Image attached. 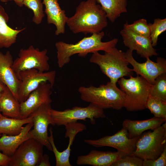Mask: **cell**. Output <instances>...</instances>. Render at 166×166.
I'll list each match as a JSON object with an SVG mask.
<instances>
[{"label":"cell","mask_w":166,"mask_h":166,"mask_svg":"<svg viewBox=\"0 0 166 166\" xmlns=\"http://www.w3.org/2000/svg\"><path fill=\"white\" fill-rule=\"evenodd\" d=\"M166 118L154 117L144 120H124L122 123L123 128L126 129L130 138L140 136L144 131L153 130L166 122Z\"/></svg>","instance_id":"cell-21"},{"label":"cell","mask_w":166,"mask_h":166,"mask_svg":"<svg viewBox=\"0 0 166 166\" xmlns=\"http://www.w3.org/2000/svg\"><path fill=\"white\" fill-rule=\"evenodd\" d=\"M129 77H122L117 81L120 89L125 94L124 107L129 111L143 110L146 109L152 84L140 75Z\"/></svg>","instance_id":"cell-5"},{"label":"cell","mask_w":166,"mask_h":166,"mask_svg":"<svg viewBox=\"0 0 166 166\" xmlns=\"http://www.w3.org/2000/svg\"><path fill=\"white\" fill-rule=\"evenodd\" d=\"M106 13L107 18L113 23L123 13H127V0H96Z\"/></svg>","instance_id":"cell-25"},{"label":"cell","mask_w":166,"mask_h":166,"mask_svg":"<svg viewBox=\"0 0 166 166\" xmlns=\"http://www.w3.org/2000/svg\"><path fill=\"white\" fill-rule=\"evenodd\" d=\"M24 0H0L2 2H6L10 1H14L15 4L19 7H22L23 6V1Z\"/></svg>","instance_id":"cell-35"},{"label":"cell","mask_w":166,"mask_h":166,"mask_svg":"<svg viewBox=\"0 0 166 166\" xmlns=\"http://www.w3.org/2000/svg\"><path fill=\"white\" fill-rule=\"evenodd\" d=\"M10 157L7 156L0 152V166H8Z\"/></svg>","instance_id":"cell-33"},{"label":"cell","mask_w":166,"mask_h":166,"mask_svg":"<svg viewBox=\"0 0 166 166\" xmlns=\"http://www.w3.org/2000/svg\"><path fill=\"white\" fill-rule=\"evenodd\" d=\"M152 130L140 136L130 155L143 160H155L160 156L166 145V122Z\"/></svg>","instance_id":"cell-6"},{"label":"cell","mask_w":166,"mask_h":166,"mask_svg":"<svg viewBox=\"0 0 166 166\" xmlns=\"http://www.w3.org/2000/svg\"><path fill=\"white\" fill-rule=\"evenodd\" d=\"M2 135L1 134H0V137Z\"/></svg>","instance_id":"cell-38"},{"label":"cell","mask_w":166,"mask_h":166,"mask_svg":"<svg viewBox=\"0 0 166 166\" xmlns=\"http://www.w3.org/2000/svg\"><path fill=\"white\" fill-rule=\"evenodd\" d=\"M52 125L60 126L77 122L78 120L89 119L92 124H95V119L106 117L103 109L90 103L87 107L75 106L71 109L58 111L51 109L50 111Z\"/></svg>","instance_id":"cell-7"},{"label":"cell","mask_w":166,"mask_h":166,"mask_svg":"<svg viewBox=\"0 0 166 166\" xmlns=\"http://www.w3.org/2000/svg\"><path fill=\"white\" fill-rule=\"evenodd\" d=\"M58 0H43V4L45 6L44 12L47 16V22L54 24L56 28L55 34L59 35L64 34L65 26L68 18L65 10L60 7Z\"/></svg>","instance_id":"cell-19"},{"label":"cell","mask_w":166,"mask_h":166,"mask_svg":"<svg viewBox=\"0 0 166 166\" xmlns=\"http://www.w3.org/2000/svg\"><path fill=\"white\" fill-rule=\"evenodd\" d=\"M51 109L50 104H43L30 115L32 117L33 126V129L30 130L29 132L32 138L52 151L48 133L49 125L52 124L50 112Z\"/></svg>","instance_id":"cell-12"},{"label":"cell","mask_w":166,"mask_h":166,"mask_svg":"<svg viewBox=\"0 0 166 166\" xmlns=\"http://www.w3.org/2000/svg\"><path fill=\"white\" fill-rule=\"evenodd\" d=\"M146 108L150 111L154 117L166 118V101L149 94Z\"/></svg>","instance_id":"cell-26"},{"label":"cell","mask_w":166,"mask_h":166,"mask_svg":"<svg viewBox=\"0 0 166 166\" xmlns=\"http://www.w3.org/2000/svg\"><path fill=\"white\" fill-rule=\"evenodd\" d=\"M166 165V145L160 156L155 160H144L143 166H165Z\"/></svg>","instance_id":"cell-32"},{"label":"cell","mask_w":166,"mask_h":166,"mask_svg":"<svg viewBox=\"0 0 166 166\" xmlns=\"http://www.w3.org/2000/svg\"><path fill=\"white\" fill-rule=\"evenodd\" d=\"M38 166H50L49 156L47 154L43 155L38 165Z\"/></svg>","instance_id":"cell-34"},{"label":"cell","mask_w":166,"mask_h":166,"mask_svg":"<svg viewBox=\"0 0 166 166\" xmlns=\"http://www.w3.org/2000/svg\"><path fill=\"white\" fill-rule=\"evenodd\" d=\"M150 95L166 101V73L161 74L152 85Z\"/></svg>","instance_id":"cell-29"},{"label":"cell","mask_w":166,"mask_h":166,"mask_svg":"<svg viewBox=\"0 0 166 166\" xmlns=\"http://www.w3.org/2000/svg\"><path fill=\"white\" fill-rule=\"evenodd\" d=\"M33 122L31 115L24 119L8 118L1 114L0 117V134L15 135L21 131L23 125Z\"/></svg>","instance_id":"cell-24"},{"label":"cell","mask_w":166,"mask_h":166,"mask_svg":"<svg viewBox=\"0 0 166 166\" xmlns=\"http://www.w3.org/2000/svg\"><path fill=\"white\" fill-rule=\"evenodd\" d=\"M78 92L83 101L103 109L118 110L124 107L125 93L118 88L116 83L110 81L98 87L81 86Z\"/></svg>","instance_id":"cell-3"},{"label":"cell","mask_w":166,"mask_h":166,"mask_svg":"<svg viewBox=\"0 0 166 166\" xmlns=\"http://www.w3.org/2000/svg\"><path fill=\"white\" fill-rule=\"evenodd\" d=\"M47 53V49L40 50L33 45L27 49H22L18 57L13 61L12 69L17 76L20 72L32 69L42 72H47L50 66Z\"/></svg>","instance_id":"cell-8"},{"label":"cell","mask_w":166,"mask_h":166,"mask_svg":"<svg viewBox=\"0 0 166 166\" xmlns=\"http://www.w3.org/2000/svg\"><path fill=\"white\" fill-rule=\"evenodd\" d=\"M124 45L132 51L136 53L141 57L146 59L158 53L156 49L152 45L150 38L136 34L127 28L124 25L120 31Z\"/></svg>","instance_id":"cell-16"},{"label":"cell","mask_w":166,"mask_h":166,"mask_svg":"<svg viewBox=\"0 0 166 166\" xmlns=\"http://www.w3.org/2000/svg\"><path fill=\"white\" fill-rule=\"evenodd\" d=\"M125 156L118 151L104 152L92 150L87 155L78 156L76 163L78 165L111 166L114 162Z\"/></svg>","instance_id":"cell-18"},{"label":"cell","mask_w":166,"mask_h":166,"mask_svg":"<svg viewBox=\"0 0 166 166\" xmlns=\"http://www.w3.org/2000/svg\"><path fill=\"white\" fill-rule=\"evenodd\" d=\"M133 51L128 49L125 52V55L129 64L133 67L132 69L137 75L141 76L148 82L153 85L156 78L162 73H166V60L159 57L156 62L147 58L146 62L140 63L136 61L132 55Z\"/></svg>","instance_id":"cell-13"},{"label":"cell","mask_w":166,"mask_h":166,"mask_svg":"<svg viewBox=\"0 0 166 166\" xmlns=\"http://www.w3.org/2000/svg\"><path fill=\"white\" fill-rule=\"evenodd\" d=\"M33 126V122L26 124L23 126L21 132L17 135L2 134L0 137V152L11 157L23 142L32 138L29 131Z\"/></svg>","instance_id":"cell-20"},{"label":"cell","mask_w":166,"mask_h":166,"mask_svg":"<svg viewBox=\"0 0 166 166\" xmlns=\"http://www.w3.org/2000/svg\"><path fill=\"white\" fill-rule=\"evenodd\" d=\"M140 136L130 138L127 129L123 128L113 135L106 136L96 140L86 139L84 141L96 147H111L127 155L131 154L134 151L136 142Z\"/></svg>","instance_id":"cell-11"},{"label":"cell","mask_w":166,"mask_h":166,"mask_svg":"<svg viewBox=\"0 0 166 166\" xmlns=\"http://www.w3.org/2000/svg\"><path fill=\"white\" fill-rule=\"evenodd\" d=\"M13 61L12 56L9 51L5 54L0 51V81L10 89L18 99L19 80L12 68Z\"/></svg>","instance_id":"cell-17"},{"label":"cell","mask_w":166,"mask_h":166,"mask_svg":"<svg viewBox=\"0 0 166 166\" xmlns=\"http://www.w3.org/2000/svg\"><path fill=\"white\" fill-rule=\"evenodd\" d=\"M124 25L134 33L150 38L149 27L146 19H139L130 24L126 22Z\"/></svg>","instance_id":"cell-30"},{"label":"cell","mask_w":166,"mask_h":166,"mask_svg":"<svg viewBox=\"0 0 166 166\" xmlns=\"http://www.w3.org/2000/svg\"><path fill=\"white\" fill-rule=\"evenodd\" d=\"M90 62L98 65L101 71L110 80L117 83L121 78L132 76L133 71L128 67L129 63L125 52L116 47L105 52L101 54L96 52L93 53L89 59Z\"/></svg>","instance_id":"cell-4"},{"label":"cell","mask_w":166,"mask_h":166,"mask_svg":"<svg viewBox=\"0 0 166 166\" xmlns=\"http://www.w3.org/2000/svg\"><path fill=\"white\" fill-rule=\"evenodd\" d=\"M66 130L65 137L69 139V144L67 148L63 151L60 152L57 149L54 143L53 132L51 127L49 129L50 136L49 140L52 148L56 158V166H71L69 161V157L72 145L77 134L79 132L86 130V127L81 123L73 122L65 125Z\"/></svg>","instance_id":"cell-15"},{"label":"cell","mask_w":166,"mask_h":166,"mask_svg":"<svg viewBox=\"0 0 166 166\" xmlns=\"http://www.w3.org/2000/svg\"><path fill=\"white\" fill-rule=\"evenodd\" d=\"M56 76L55 70L42 72L35 69L25 70L18 74L19 80L17 95L20 103L25 101L30 93L44 82L49 83L53 87Z\"/></svg>","instance_id":"cell-9"},{"label":"cell","mask_w":166,"mask_h":166,"mask_svg":"<svg viewBox=\"0 0 166 166\" xmlns=\"http://www.w3.org/2000/svg\"><path fill=\"white\" fill-rule=\"evenodd\" d=\"M143 160L133 155H127L114 162L111 166H143Z\"/></svg>","instance_id":"cell-31"},{"label":"cell","mask_w":166,"mask_h":166,"mask_svg":"<svg viewBox=\"0 0 166 166\" xmlns=\"http://www.w3.org/2000/svg\"><path fill=\"white\" fill-rule=\"evenodd\" d=\"M96 0L81 2L66 24L74 34L98 33L108 26L106 13Z\"/></svg>","instance_id":"cell-1"},{"label":"cell","mask_w":166,"mask_h":166,"mask_svg":"<svg viewBox=\"0 0 166 166\" xmlns=\"http://www.w3.org/2000/svg\"><path fill=\"white\" fill-rule=\"evenodd\" d=\"M105 35L104 31L94 33L85 37L75 44H69L59 41L55 44L57 51L58 66L62 68L69 63L71 57L77 54L79 56L85 57L89 53L99 51H108L116 47L118 39L114 38L107 42L101 41Z\"/></svg>","instance_id":"cell-2"},{"label":"cell","mask_w":166,"mask_h":166,"mask_svg":"<svg viewBox=\"0 0 166 166\" xmlns=\"http://www.w3.org/2000/svg\"><path fill=\"white\" fill-rule=\"evenodd\" d=\"M23 6L31 10L34 13L32 21L35 24L41 23L45 14L41 0H24Z\"/></svg>","instance_id":"cell-28"},{"label":"cell","mask_w":166,"mask_h":166,"mask_svg":"<svg viewBox=\"0 0 166 166\" xmlns=\"http://www.w3.org/2000/svg\"><path fill=\"white\" fill-rule=\"evenodd\" d=\"M6 86L0 81V97L4 93Z\"/></svg>","instance_id":"cell-36"},{"label":"cell","mask_w":166,"mask_h":166,"mask_svg":"<svg viewBox=\"0 0 166 166\" xmlns=\"http://www.w3.org/2000/svg\"><path fill=\"white\" fill-rule=\"evenodd\" d=\"M148 24L152 45L153 47H155L157 45L159 36L166 30V18H156L153 23H149Z\"/></svg>","instance_id":"cell-27"},{"label":"cell","mask_w":166,"mask_h":166,"mask_svg":"<svg viewBox=\"0 0 166 166\" xmlns=\"http://www.w3.org/2000/svg\"><path fill=\"white\" fill-rule=\"evenodd\" d=\"M53 88L49 83L44 82L31 92L25 101L20 103L21 118L28 117L43 104H50Z\"/></svg>","instance_id":"cell-14"},{"label":"cell","mask_w":166,"mask_h":166,"mask_svg":"<svg viewBox=\"0 0 166 166\" xmlns=\"http://www.w3.org/2000/svg\"><path fill=\"white\" fill-rule=\"evenodd\" d=\"M1 114L0 113V116L1 115Z\"/></svg>","instance_id":"cell-37"},{"label":"cell","mask_w":166,"mask_h":166,"mask_svg":"<svg viewBox=\"0 0 166 166\" xmlns=\"http://www.w3.org/2000/svg\"><path fill=\"white\" fill-rule=\"evenodd\" d=\"M43 146L33 138L27 140L10 157L9 166H38L43 155Z\"/></svg>","instance_id":"cell-10"},{"label":"cell","mask_w":166,"mask_h":166,"mask_svg":"<svg viewBox=\"0 0 166 166\" xmlns=\"http://www.w3.org/2000/svg\"><path fill=\"white\" fill-rule=\"evenodd\" d=\"M0 112L7 117L22 119L20 103L7 86L0 97Z\"/></svg>","instance_id":"cell-23"},{"label":"cell","mask_w":166,"mask_h":166,"mask_svg":"<svg viewBox=\"0 0 166 166\" xmlns=\"http://www.w3.org/2000/svg\"><path fill=\"white\" fill-rule=\"evenodd\" d=\"M9 17L4 8L0 5V48H8L16 41L18 35L26 29L15 30L10 27L7 23Z\"/></svg>","instance_id":"cell-22"}]
</instances>
